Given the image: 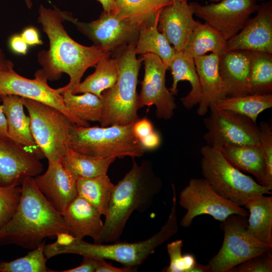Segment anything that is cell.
<instances>
[{
  "instance_id": "cell-29",
  "label": "cell",
  "mask_w": 272,
  "mask_h": 272,
  "mask_svg": "<svg viewBox=\"0 0 272 272\" xmlns=\"http://www.w3.org/2000/svg\"><path fill=\"white\" fill-rule=\"evenodd\" d=\"M94 72L80 82L72 93L89 92L101 98L102 92L113 87L117 81L119 66L117 58L113 56L102 59L93 66Z\"/></svg>"
},
{
  "instance_id": "cell-18",
  "label": "cell",
  "mask_w": 272,
  "mask_h": 272,
  "mask_svg": "<svg viewBox=\"0 0 272 272\" xmlns=\"http://www.w3.org/2000/svg\"><path fill=\"white\" fill-rule=\"evenodd\" d=\"M77 179V176L63 167L61 162L48 163L45 173L33 177L39 191L62 215L78 196Z\"/></svg>"
},
{
  "instance_id": "cell-20",
  "label": "cell",
  "mask_w": 272,
  "mask_h": 272,
  "mask_svg": "<svg viewBox=\"0 0 272 272\" xmlns=\"http://www.w3.org/2000/svg\"><path fill=\"white\" fill-rule=\"evenodd\" d=\"M219 70L225 97L250 94V51L234 50L219 56Z\"/></svg>"
},
{
  "instance_id": "cell-48",
  "label": "cell",
  "mask_w": 272,
  "mask_h": 272,
  "mask_svg": "<svg viewBox=\"0 0 272 272\" xmlns=\"http://www.w3.org/2000/svg\"><path fill=\"white\" fill-rule=\"evenodd\" d=\"M12 67H14V63L6 58L3 50L0 48V71L7 70Z\"/></svg>"
},
{
  "instance_id": "cell-13",
  "label": "cell",
  "mask_w": 272,
  "mask_h": 272,
  "mask_svg": "<svg viewBox=\"0 0 272 272\" xmlns=\"http://www.w3.org/2000/svg\"><path fill=\"white\" fill-rule=\"evenodd\" d=\"M34 76V79L25 78L17 73L13 67L0 71V96L14 95L48 105L65 114L74 124L90 126L88 122L79 119L69 111L62 95L48 85L47 78L39 70Z\"/></svg>"
},
{
  "instance_id": "cell-10",
  "label": "cell",
  "mask_w": 272,
  "mask_h": 272,
  "mask_svg": "<svg viewBox=\"0 0 272 272\" xmlns=\"http://www.w3.org/2000/svg\"><path fill=\"white\" fill-rule=\"evenodd\" d=\"M179 204L186 210L180 222L187 228L193 219L208 215L220 222L232 214L248 216V211L218 194L204 178H192L180 192Z\"/></svg>"
},
{
  "instance_id": "cell-30",
  "label": "cell",
  "mask_w": 272,
  "mask_h": 272,
  "mask_svg": "<svg viewBox=\"0 0 272 272\" xmlns=\"http://www.w3.org/2000/svg\"><path fill=\"white\" fill-rule=\"evenodd\" d=\"M76 184L78 196L88 201L102 216H105L115 186L107 174L93 177L78 176Z\"/></svg>"
},
{
  "instance_id": "cell-24",
  "label": "cell",
  "mask_w": 272,
  "mask_h": 272,
  "mask_svg": "<svg viewBox=\"0 0 272 272\" xmlns=\"http://www.w3.org/2000/svg\"><path fill=\"white\" fill-rule=\"evenodd\" d=\"M168 69L171 72L173 82L169 89L174 96L178 93V83L180 81H188L191 89L189 93L182 99L184 107L191 109L200 102L201 96L200 84L196 69L194 58L183 50L176 51Z\"/></svg>"
},
{
  "instance_id": "cell-12",
  "label": "cell",
  "mask_w": 272,
  "mask_h": 272,
  "mask_svg": "<svg viewBox=\"0 0 272 272\" xmlns=\"http://www.w3.org/2000/svg\"><path fill=\"white\" fill-rule=\"evenodd\" d=\"M209 116L204 118L207 129L203 138L207 145L219 149L224 145H259V126L246 116L218 107H210Z\"/></svg>"
},
{
  "instance_id": "cell-47",
  "label": "cell",
  "mask_w": 272,
  "mask_h": 272,
  "mask_svg": "<svg viewBox=\"0 0 272 272\" xmlns=\"http://www.w3.org/2000/svg\"><path fill=\"white\" fill-rule=\"evenodd\" d=\"M10 139L8 133L7 120L3 110V106L0 105V139Z\"/></svg>"
},
{
  "instance_id": "cell-14",
  "label": "cell",
  "mask_w": 272,
  "mask_h": 272,
  "mask_svg": "<svg viewBox=\"0 0 272 272\" xmlns=\"http://www.w3.org/2000/svg\"><path fill=\"white\" fill-rule=\"evenodd\" d=\"M257 0H222L201 5L190 3L194 14L226 41L237 34L259 7Z\"/></svg>"
},
{
  "instance_id": "cell-27",
  "label": "cell",
  "mask_w": 272,
  "mask_h": 272,
  "mask_svg": "<svg viewBox=\"0 0 272 272\" xmlns=\"http://www.w3.org/2000/svg\"><path fill=\"white\" fill-rule=\"evenodd\" d=\"M245 207L248 210V233L272 246V197L261 195L249 201Z\"/></svg>"
},
{
  "instance_id": "cell-23",
  "label": "cell",
  "mask_w": 272,
  "mask_h": 272,
  "mask_svg": "<svg viewBox=\"0 0 272 272\" xmlns=\"http://www.w3.org/2000/svg\"><path fill=\"white\" fill-rule=\"evenodd\" d=\"M194 60L201 90L196 112L198 115L203 116L212 104L225 97L219 70V56L211 53L195 57Z\"/></svg>"
},
{
  "instance_id": "cell-15",
  "label": "cell",
  "mask_w": 272,
  "mask_h": 272,
  "mask_svg": "<svg viewBox=\"0 0 272 272\" xmlns=\"http://www.w3.org/2000/svg\"><path fill=\"white\" fill-rule=\"evenodd\" d=\"M145 73L139 95V106L156 107V117L159 119H171L176 108L174 95L166 86L168 68L157 55L148 53L141 55Z\"/></svg>"
},
{
  "instance_id": "cell-32",
  "label": "cell",
  "mask_w": 272,
  "mask_h": 272,
  "mask_svg": "<svg viewBox=\"0 0 272 272\" xmlns=\"http://www.w3.org/2000/svg\"><path fill=\"white\" fill-rule=\"evenodd\" d=\"M215 104L220 109L246 116L256 123L258 115L272 107V94L225 97L218 100Z\"/></svg>"
},
{
  "instance_id": "cell-49",
  "label": "cell",
  "mask_w": 272,
  "mask_h": 272,
  "mask_svg": "<svg viewBox=\"0 0 272 272\" xmlns=\"http://www.w3.org/2000/svg\"><path fill=\"white\" fill-rule=\"evenodd\" d=\"M102 5L103 11L112 13L114 8L115 0H97Z\"/></svg>"
},
{
  "instance_id": "cell-42",
  "label": "cell",
  "mask_w": 272,
  "mask_h": 272,
  "mask_svg": "<svg viewBox=\"0 0 272 272\" xmlns=\"http://www.w3.org/2000/svg\"><path fill=\"white\" fill-rule=\"evenodd\" d=\"M101 259L83 257L82 263L78 266L62 271L63 272H95Z\"/></svg>"
},
{
  "instance_id": "cell-22",
  "label": "cell",
  "mask_w": 272,
  "mask_h": 272,
  "mask_svg": "<svg viewBox=\"0 0 272 272\" xmlns=\"http://www.w3.org/2000/svg\"><path fill=\"white\" fill-rule=\"evenodd\" d=\"M101 216L95 207L79 196L62 214L71 235L79 239L89 236L95 243H98L104 228Z\"/></svg>"
},
{
  "instance_id": "cell-31",
  "label": "cell",
  "mask_w": 272,
  "mask_h": 272,
  "mask_svg": "<svg viewBox=\"0 0 272 272\" xmlns=\"http://www.w3.org/2000/svg\"><path fill=\"white\" fill-rule=\"evenodd\" d=\"M113 157H93L77 152L69 148L61 160L63 167L76 176L93 177L106 174Z\"/></svg>"
},
{
  "instance_id": "cell-51",
  "label": "cell",
  "mask_w": 272,
  "mask_h": 272,
  "mask_svg": "<svg viewBox=\"0 0 272 272\" xmlns=\"http://www.w3.org/2000/svg\"><path fill=\"white\" fill-rule=\"evenodd\" d=\"M27 7L29 9L31 8L32 7V2L31 0H24Z\"/></svg>"
},
{
  "instance_id": "cell-33",
  "label": "cell",
  "mask_w": 272,
  "mask_h": 272,
  "mask_svg": "<svg viewBox=\"0 0 272 272\" xmlns=\"http://www.w3.org/2000/svg\"><path fill=\"white\" fill-rule=\"evenodd\" d=\"M171 0H115L113 13L139 25L155 17Z\"/></svg>"
},
{
  "instance_id": "cell-6",
  "label": "cell",
  "mask_w": 272,
  "mask_h": 272,
  "mask_svg": "<svg viewBox=\"0 0 272 272\" xmlns=\"http://www.w3.org/2000/svg\"><path fill=\"white\" fill-rule=\"evenodd\" d=\"M200 167L204 178L220 195L243 207L261 195L271 194L272 186L259 184L242 173L218 149L207 145L201 148Z\"/></svg>"
},
{
  "instance_id": "cell-16",
  "label": "cell",
  "mask_w": 272,
  "mask_h": 272,
  "mask_svg": "<svg viewBox=\"0 0 272 272\" xmlns=\"http://www.w3.org/2000/svg\"><path fill=\"white\" fill-rule=\"evenodd\" d=\"M43 165L35 155L12 140L0 139V186H20L40 174Z\"/></svg>"
},
{
  "instance_id": "cell-36",
  "label": "cell",
  "mask_w": 272,
  "mask_h": 272,
  "mask_svg": "<svg viewBox=\"0 0 272 272\" xmlns=\"http://www.w3.org/2000/svg\"><path fill=\"white\" fill-rule=\"evenodd\" d=\"M45 241L25 256L10 261L0 262V272L54 271L47 268L44 253Z\"/></svg>"
},
{
  "instance_id": "cell-1",
  "label": "cell",
  "mask_w": 272,
  "mask_h": 272,
  "mask_svg": "<svg viewBox=\"0 0 272 272\" xmlns=\"http://www.w3.org/2000/svg\"><path fill=\"white\" fill-rule=\"evenodd\" d=\"M62 11L54 6L51 9L40 5L37 19L49 44L48 50L38 54V61L42 66L39 71L52 81L59 80L63 73L69 75V83L57 89L60 94L73 93L88 69L111 55L94 45L86 46L73 40L63 25Z\"/></svg>"
},
{
  "instance_id": "cell-7",
  "label": "cell",
  "mask_w": 272,
  "mask_h": 272,
  "mask_svg": "<svg viewBox=\"0 0 272 272\" xmlns=\"http://www.w3.org/2000/svg\"><path fill=\"white\" fill-rule=\"evenodd\" d=\"M70 147L90 156L115 158L142 157L146 151L135 137L133 124L84 127L73 124Z\"/></svg>"
},
{
  "instance_id": "cell-39",
  "label": "cell",
  "mask_w": 272,
  "mask_h": 272,
  "mask_svg": "<svg viewBox=\"0 0 272 272\" xmlns=\"http://www.w3.org/2000/svg\"><path fill=\"white\" fill-rule=\"evenodd\" d=\"M259 147L263 156L266 167V183L272 186V127L270 123L262 121L260 123Z\"/></svg>"
},
{
  "instance_id": "cell-26",
  "label": "cell",
  "mask_w": 272,
  "mask_h": 272,
  "mask_svg": "<svg viewBox=\"0 0 272 272\" xmlns=\"http://www.w3.org/2000/svg\"><path fill=\"white\" fill-rule=\"evenodd\" d=\"M159 13L140 25L134 51L136 54L151 53L157 55L168 69L176 51L165 36L158 30Z\"/></svg>"
},
{
  "instance_id": "cell-3",
  "label": "cell",
  "mask_w": 272,
  "mask_h": 272,
  "mask_svg": "<svg viewBox=\"0 0 272 272\" xmlns=\"http://www.w3.org/2000/svg\"><path fill=\"white\" fill-rule=\"evenodd\" d=\"M172 189V206L167 220L160 230L149 238L132 243H90L64 233L57 235L54 243L45 245L46 258L48 259L57 255L75 254L83 257L111 260L125 266L137 268L155 252L156 248L178 232L176 191L173 184Z\"/></svg>"
},
{
  "instance_id": "cell-43",
  "label": "cell",
  "mask_w": 272,
  "mask_h": 272,
  "mask_svg": "<svg viewBox=\"0 0 272 272\" xmlns=\"http://www.w3.org/2000/svg\"><path fill=\"white\" fill-rule=\"evenodd\" d=\"M161 141L159 134L155 130L139 140L141 145L146 151L157 149L160 145Z\"/></svg>"
},
{
  "instance_id": "cell-50",
  "label": "cell",
  "mask_w": 272,
  "mask_h": 272,
  "mask_svg": "<svg viewBox=\"0 0 272 272\" xmlns=\"http://www.w3.org/2000/svg\"><path fill=\"white\" fill-rule=\"evenodd\" d=\"M190 272H211V269L208 264L203 265L196 262Z\"/></svg>"
},
{
  "instance_id": "cell-11",
  "label": "cell",
  "mask_w": 272,
  "mask_h": 272,
  "mask_svg": "<svg viewBox=\"0 0 272 272\" xmlns=\"http://www.w3.org/2000/svg\"><path fill=\"white\" fill-rule=\"evenodd\" d=\"M62 15L65 21L73 24L93 45L111 55L137 41L140 25L120 19L113 13L103 11L97 19L90 22L79 21L67 11H63Z\"/></svg>"
},
{
  "instance_id": "cell-25",
  "label": "cell",
  "mask_w": 272,
  "mask_h": 272,
  "mask_svg": "<svg viewBox=\"0 0 272 272\" xmlns=\"http://www.w3.org/2000/svg\"><path fill=\"white\" fill-rule=\"evenodd\" d=\"M218 149L233 166L251 173L259 184L267 186L266 167L259 145H224Z\"/></svg>"
},
{
  "instance_id": "cell-46",
  "label": "cell",
  "mask_w": 272,
  "mask_h": 272,
  "mask_svg": "<svg viewBox=\"0 0 272 272\" xmlns=\"http://www.w3.org/2000/svg\"><path fill=\"white\" fill-rule=\"evenodd\" d=\"M137 271V268L124 266L117 267L106 262L105 259H100L95 272H131Z\"/></svg>"
},
{
  "instance_id": "cell-52",
  "label": "cell",
  "mask_w": 272,
  "mask_h": 272,
  "mask_svg": "<svg viewBox=\"0 0 272 272\" xmlns=\"http://www.w3.org/2000/svg\"><path fill=\"white\" fill-rule=\"evenodd\" d=\"M211 2H213V3H218L219 2H220L222 0H208ZM257 1H262L263 0H257Z\"/></svg>"
},
{
  "instance_id": "cell-35",
  "label": "cell",
  "mask_w": 272,
  "mask_h": 272,
  "mask_svg": "<svg viewBox=\"0 0 272 272\" xmlns=\"http://www.w3.org/2000/svg\"><path fill=\"white\" fill-rule=\"evenodd\" d=\"M250 94H271L272 54L260 51H250Z\"/></svg>"
},
{
  "instance_id": "cell-28",
  "label": "cell",
  "mask_w": 272,
  "mask_h": 272,
  "mask_svg": "<svg viewBox=\"0 0 272 272\" xmlns=\"http://www.w3.org/2000/svg\"><path fill=\"white\" fill-rule=\"evenodd\" d=\"M227 41L210 26L196 21L183 50L193 58L208 52L220 56L225 51Z\"/></svg>"
},
{
  "instance_id": "cell-45",
  "label": "cell",
  "mask_w": 272,
  "mask_h": 272,
  "mask_svg": "<svg viewBox=\"0 0 272 272\" xmlns=\"http://www.w3.org/2000/svg\"><path fill=\"white\" fill-rule=\"evenodd\" d=\"M10 46L16 53L25 55L27 53L28 45L20 35H14L11 38Z\"/></svg>"
},
{
  "instance_id": "cell-4",
  "label": "cell",
  "mask_w": 272,
  "mask_h": 272,
  "mask_svg": "<svg viewBox=\"0 0 272 272\" xmlns=\"http://www.w3.org/2000/svg\"><path fill=\"white\" fill-rule=\"evenodd\" d=\"M162 187L160 178L150 165H139L133 160L130 170L114 186L98 243L119 241L133 212L147 211Z\"/></svg>"
},
{
  "instance_id": "cell-44",
  "label": "cell",
  "mask_w": 272,
  "mask_h": 272,
  "mask_svg": "<svg viewBox=\"0 0 272 272\" xmlns=\"http://www.w3.org/2000/svg\"><path fill=\"white\" fill-rule=\"evenodd\" d=\"M21 36L28 45L34 46L43 44L37 30L33 27L25 28Z\"/></svg>"
},
{
  "instance_id": "cell-38",
  "label": "cell",
  "mask_w": 272,
  "mask_h": 272,
  "mask_svg": "<svg viewBox=\"0 0 272 272\" xmlns=\"http://www.w3.org/2000/svg\"><path fill=\"white\" fill-rule=\"evenodd\" d=\"M21 195V186H0V229L15 213Z\"/></svg>"
},
{
  "instance_id": "cell-2",
  "label": "cell",
  "mask_w": 272,
  "mask_h": 272,
  "mask_svg": "<svg viewBox=\"0 0 272 272\" xmlns=\"http://www.w3.org/2000/svg\"><path fill=\"white\" fill-rule=\"evenodd\" d=\"M64 233L70 234L62 215L39 191L33 177H27L15 213L0 229V246L15 244L32 250L46 237Z\"/></svg>"
},
{
  "instance_id": "cell-37",
  "label": "cell",
  "mask_w": 272,
  "mask_h": 272,
  "mask_svg": "<svg viewBox=\"0 0 272 272\" xmlns=\"http://www.w3.org/2000/svg\"><path fill=\"white\" fill-rule=\"evenodd\" d=\"M183 245V243L181 239L172 241L167 244V248L170 263L169 265L162 270L163 271L190 272L197 262L193 254H182Z\"/></svg>"
},
{
  "instance_id": "cell-8",
  "label": "cell",
  "mask_w": 272,
  "mask_h": 272,
  "mask_svg": "<svg viewBox=\"0 0 272 272\" xmlns=\"http://www.w3.org/2000/svg\"><path fill=\"white\" fill-rule=\"evenodd\" d=\"M33 138L48 163L61 162L70 147V130L74 124L57 109L34 100L24 99Z\"/></svg>"
},
{
  "instance_id": "cell-41",
  "label": "cell",
  "mask_w": 272,
  "mask_h": 272,
  "mask_svg": "<svg viewBox=\"0 0 272 272\" xmlns=\"http://www.w3.org/2000/svg\"><path fill=\"white\" fill-rule=\"evenodd\" d=\"M133 132L139 140L154 131L151 122L147 118L139 119L133 124Z\"/></svg>"
},
{
  "instance_id": "cell-19",
  "label": "cell",
  "mask_w": 272,
  "mask_h": 272,
  "mask_svg": "<svg viewBox=\"0 0 272 272\" xmlns=\"http://www.w3.org/2000/svg\"><path fill=\"white\" fill-rule=\"evenodd\" d=\"M193 15L191 4L185 1L173 0L161 10L158 30L173 45L175 51L183 50L196 24Z\"/></svg>"
},
{
  "instance_id": "cell-21",
  "label": "cell",
  "mask_w": 272,
  "mask_h": 272,
  "mask_svg": "<svg viewBox=\"0 0 272 272\" xmlns=\"http://www.w3.org/2000/svg\"><path fill=\"white\" fill-rule=\"evenodd\" d=\"M24 98L14 95L0 96L9 138L22 146L40 160L44 155L37 145L31 129L30 120L24 112Z\"/></svg>"
},
{
  "instance_id": "cell-40",
  "label": "cell",
  "mask_w": 272,
  "mask_h": 272,
  "mask_svg": "<svg viewBox=\"0 0 272 272\" xmlns=\"http://www.w3.org/2000/svg\"><path fill=\"white\" fill-rule=\"evenodd\" d=\"M271 250L254 256L237 265L229 272H271Z\"/></svg>"
},
{
  "instance_id": "cell-17",
  "label": "cell",
  "mask_w": 272,
  "mask_h": 272,
  "mask_svg": "<svg viewBox=\"0 0 272 272\" xmlns=\"http://www.w3.org/2000/svg\"><path fill=\"white\" fill-rule=\"evenodd\" d=\"M255 16L227 40L223 53L234 50L260 51L272 54V2L259 5Z\"/></svg>"
},
{
  "instance_id": "cell-9",
  "label": "cell",
  "mask_w": 272,
  "mask_h": 272,
  "mask_svg": "<svg viewBox=\"0 0 272 272\" xmlns=\"http://www.w3.org/2000/svg\"><path fill=\"white\" fill-rule=\"evenodd\" d=\"M246 218L232 214L221 222L224 240L219 251L208 264L211 272H229L244 261L271 250V246L259 241L248 233Z\"/></svg>"
},
{
  "instance_id": "cell-5",
  "label": "cell",
  "mask_w": 272,
  "mask_h": 272,
  "mask_svg": "<svg viewBox=\"0 0 272 272\" xmlns=\"http://www.w3.org/2000/svg\"><path fill=\"white\" fill-rule=\"evenodd\" d=\"M135 44L128 45L112 54L118 61L119 74L116 82L104 91L101 126L133 124L139 119L138 75L143 60L137 58Z\"/></svg>"
},
{
  "instance_id": "cell-34",
  "label": "cell",
  "mask_w": 272,
  "mask_h": 272,
  "mask_svg": "<svg viewBox=\"0 0 272 272\" xmlns=\"http://www.w3.org/2000/svg\"><path fill=\"white\" fill-rule=\"evenodd\" d=\"M61 95L66 107L73 115L86 122H101L103 104L100 97L89 92L77 95L65 92Z\"/></svg>"
},
{
  "instance_id": "cell-53",
  "label": "cell",
  "mask_w": 272,
  "mask_h": 272,
  "mask_svg": "<svg viewBox=\"0 0 272 272\" xmlns=\"http://www.w3.org/2000/svg\"><path fill=\"white\" fill-rule=\"evenodd\" d=\"M171 1H173V0H171ZM181 1H187L188 0H181Z\"/></svg>"
}]
</instances>
